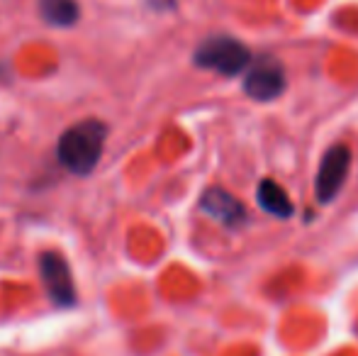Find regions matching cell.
<instances>
[{"mask_svg":"<svg viewBox=\"0 0 358 356\" xmlns=\"http://www.w3.org/2000/svg\"><path fill=\"white\" fill-rule=\"evenodd\" d=\"M200 210L208 213L210 218L217 220L224 227H241V225L249 220L244 203L239 198H234L231 193H227L224 188H208L200 198Z\"/></svg>","mask_w":358,"mask_h":356,"instance_id":"obj_6","label":"cell"},{"mask_svg":"<svg viewBox=\"0 0 358 356\" xmlns=\"http://www.w3.org/2000/svg\"><path fill=\"white\" fill-rule=\"evenodd\" d=\"M39 273H42L44 288L57 308H71L76 305V285L66 259L59 252H44L39 257Z\"/></svg>","mask_w":358,"mask_h":356,"instance_id":"obj_5","label":"cell"},{"mask_svg":"<svg viewBox=\"0 0 358 356\" xmlns=\"http://www.w3.org/2000/svg\"><path fill=\"white\" fill-rule=\"evenodd\" d=\"M105 139H108V124L103 120H83L73 124L59 137V164L76 176H88L103 157Z\"/></svg>","mask_w":358,"mask_h":356,"instance_id":"obj_1","label":"cell"},{"mask_svg":"<svg viewBox=\"0 0 358 356\" xmlns=\"http://www.w3.org/2000/svg\"><path fill=\"white\" fill-rule=\"evenodd\" d=\"M351 169V149L344 144H334L322 157L320 169L315 176V195L322 205L331 203L344 188V180Z\"/></svg>","mask_w":358,"mask_h":356,"instance_id":"obj_3","label":"cell"},{"mask_svg":"<svg viewBox=\"0 0 358 356\" xmlns=\"http://www.w3.org/2000/svg\"><path fill=\"white\" fill-rule=\"evenodd\" d=\"M193 62L200 69L222 73V76H239V73H244L251 66V52L239 39L217 34V37L205 39L195 49Z\"/></svg>","mask_w":358,"mask_h":356,"instance_id":"obj_2","label":"cell"},{"mask_svg":"<svg viewBox=\"0 0 358 356\" xmlns=\"http://www.w3.org/2000/svg\"><path fill=\"white\" fill-rule=\"evenodd\" d=\"M256 200H259L261 208H264L268 215H273V218L287 220V218H292V213H295V205H292L287 190L271 178H266L259 183V188H256Z\"/></svg>","mask_w":358,"mask_h":356,"instance_id":"obj_7","label":"cell"},{"mask_svg":"<svg viewBox=\"0 0 358 356\" xmlns=\"http://www.w3.org/2000/svg\"><path fill=\"white\" fill-rule=\"evenodd\" d=\"M285 90V71L280 62L271 57H261L246 69L244 76V93L259 103H271Z\"/></svg>","mask_w":358,"mask_h":356,"instance_id":"obj_4","label":"cell"},{"mask_svg":"<svg viewBox=\"0 0 358 356\" xmlns=\"http://www.w3.org/2000/svg\"><path fill=\"white\" fill-rule=\"evenodd\" d=\"M39 15L52 27H73L80 17L78 0H39Z\"/></svg>","mask_w":358,"mask_h":356,"instance_id":"obj_8","label":"cell"}]
</instances>
